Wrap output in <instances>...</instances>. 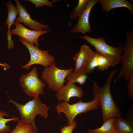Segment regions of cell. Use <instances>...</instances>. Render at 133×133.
<instances>
[{"label": "cell", "instance_id": "1", "mask_svg": "<svg viewBox=\"0 0 133 133\" xmlns=\"http://www.w3.org/2000/svg\"><path fill=\"white\" fill-rule=\"evenodd\" d=\"M117 71V70H113L111 72L103 86H100L96 81L91 80L93 83V98L98 101L101 106L103 122L111 118L121 117L120 110L115 104L111 91V81Z\"/></svg>", "mask_w": 133, "mask_h": 133}, {"label": "cell", "instance_id": "2", "mask_svg": "<svg viewBox=\"0 0 133 133\" xmlns=\"http://www.w3.org/2000/svg\"><path fill=\"white\" fill-rule=\"evenodd\" d=\"M7 101L12 103L16 107L20 114V121L25 125H31L37 130L34 120L36 116L39 115L45 119L48 117V111L50 108L42 103L39 97L34 98L24 104L17 103L10 98Z\"/></svg>", "mask_w": 133, "mask_h": 133}, {"label": "cell", "instance_id": "3", "mask_svg": "<svg viewBox=\"0 0 133 133\" xmlns=\"http://www.w3.org/2000/svg\"><path fill=\"white\" fill-rule=\"evenodd\" d=\"M80 37L94 47L96 52L106 58L112 67L118 65L121 61L123 48L122 45L116 47L111 46L106 43L105 38L101 37L96 38L84 34Z\"/></svg>", "mask_w": 133, "mask_h": 133}, {"label": "cell", "instance_id": "4", "mask_svg": "<svg viewBox=\"0 0 133 133\" xmlns=\"http://www.w3.org/2000/svg\"><path fill=\"white\" fill-rule=\"evenodd\" d=\"M99 103L97 100L94 99L88 102H83L81 100L72 104L65 101L58 103L56 109L59 114L63 113L67 121V125L72 124L75 117L78 115L99 108Z\"/></svg>", "mask_w": 133, "mask_h": 133}, {"label": "cell", "instance_id": "5", "mask_svg": "<svg viewBox=\"0 0 133 133\" xmlns=\"http://www.w3.org/2000/svg\"><path fill=\"white\" fill-rule=\"evenodd\" d=\"M73 70L71 68L65 69H60L56 66L54 62L45 67L41 73V77L50 89L57 92L65 85L66 76Z\"/></svg>", "mask_w": 133, "mask_h": 133}, {"label": "cell", "instance_id": "6", "mask_svg": "<svg viewBox=\"0 0 133 133\" xmlns=\"http://www.w3.org/2000/svg\"><path fill=\"white\" fill-rule=\"evenodd\" d=\"M19 82L23 91L28 96L37 97L44 93L46 84L39 78L35 67H33L28 73L22 75Z\"/></svg>", "mask_w": 133, "mask_h": 133}, {"label": "cell", "instance_id": "7", "mask_svg": "<svg viewBox=\"0 0 133 133\" xmlns=\"http://www.w3.org/2000/svg\"><path fill=\"white\" fill-rule=\"evenodd\" d=\"M126 41L123 47L121 61L122 68L115 81L124 76L128 82L131 75L133 74V31H128L126 35Z\"/></svg>", "mask_w": 133, "mask_h": 133}, {"label": "cell", "instance_id": "8", "mask_svg": "<svg viewBox=\"0 0 133 133\" xmlns=\"http://www.w3.org/2000/svg\"><path fill=\"white\" fill-rule=\"evenodd\" d=\"M19 40L28 49L30 55L29 61L26 64L22 66L23 68L29 69L32 66L35 64L40 65L46 67L55 62V58L49 54L48 50H42L21 37L19 38Z\"/></svg>", "mask_w": 133, "mask_h": 133}, {"label": "cell", "instance_id": "9", "mask_svg": "<svg viewBox=\"0 0 133 133\" xmlns=\"http://www.w3.org/2000/svg\"><path fill=\"white\" fill-rule=\"evenodd\" d=\"M16 5L18 16L15 21L22 23L24 26L28 27L32 30L36 31H42L45 29H49L48 26L40 23L31 18L30 15L26 10L25 7L22 5L20 1L15 0Z\"/></svg>", "mask_w": 133, "mask_h": 133}, {"label": "cell", "instance_id": "10", "mask_svg": "<svg viewBox=\"0 0 133 133\" xmlns=\"http://www.w3.org/2000/svg\"><path fill=\"white\" fill-rule=\"evenodd\" d=\"M14 24L15 28L11 31V34L19 36L36 47H38L39 46L38 40L40 37L48 32L46 30L40 31L30 30L23 26L20 23L17 21L15 22Z\"/></svg>", "mask_w": 133, "mask_h": 133}, {"label": "cell", "instance_id": "11", "mask_svg": "<svg viewBox=\"0 0 133 133\" xmlns=\"http://www.w3.org/2000/svg\"><path fill=\"white\" fill-rule=\"evenodd\" d=\"M98 2L99 0H89L85 9L78 18L77 23L70 30L71 33H80L84 35L91 32L90 16L92 8Z\"/></svg>", "mask_w": 133, "mask_h": 133}, {"label": "cell", "instance_id": "12", "mask_svg": "<svg viewBox=\"0 0 133 133\" xmlns=\"http://www.w3.org/2000/svg\"><path fill=\"white\" fill-rule=\"evenodd\" d=\"M83 91L79 86L74 83L66 82V84L57 91L55 97L59 101L68 103L70 99L76 97L81 99L83 95Z\"/></svg>", "mask_w": 133, "mask_h": 133}, {"label": "cell", "instance_id": "13", "mask_svg": "<svg viewBox=\"0 0 133 133\" xmlns=\"http://www.w3.org/2000/svg\"><path fill=\"white\" fill-rule=\"evenodd\" d=\"M94 52L89 46L85 44L82 45L79 51L73 57L75 63L74 72L84 71L89 58Z\"/></svg>", "mask_w": 133, "mask_h": 133}, {"label": "cell", "instance_id": "14", "mask_svg": "<svg viewBox=\"0 0 133 133\" xmlns=\"http://www.w3.org/2000/svg\"><path fill=\"white\" fill-rule=\"evenodd\" d=\"M8 10L7 16L5 24L7 26L8 31L7 33L6 37L8 40V44L7 48L9 50L14 48V41L12 39V34L10 31V29L12 25L14 24L15 20L17 16L18 15V12L16 7L14 6V4L11 3L10 0L6 3Z\"/></svg>", "mask_w": 133, "mask_h": 133}, {"label": "cell", "instance_id": "15", "mask_svg": "<svg viewBox=\"0 0 133 133\" xmlns=\"http://www.w3.org/2000/svg\"><path fill=\"white\" fill-rule=\"evenodd\" d=\"M103 11L108 12L116 8L125 7L133 14V5L126 0H99Z\"/></svg>", "mask_w": 133, "mask_h": 133}, {"label": "cell", "instance_id": "16", "mask_svg": "<svg viewBox=\"0 0 133 133\" xmlns=\"http://www.w3.org/2000/svg\"><path fill=\"white\" fill-rule=\"evenodd\" d=\"M115 117H112L104 122L100 127L93 129H88V133H120L114 124Z\"/></svg>", "mask_w": 133, "mask_h": 133}, {"label": "cell", "instance_id": "17", "mask_svg": "<svg viewBox=\"0 0 133 133\" xmlns=\"http://www.w3.org/2000/svg\"><path fill=\"white\" fill-rule=\"evenodd\" d=\"M114 124L120 133H133L132 123L121 117L115 118Z\"/></svg>", "mask_w": 133, "mask_h": 133}, {"label": "cell", "instance_id": "18", "mask_svg": "<svg viewBox=\"0 0 133 133\" xmlns=\"http://www.w3.org/2000/svg\"><path fill=\"white\" fill-rule=\"evenodd\" d=\"M87 74L84 71L78 72H71L66 76V82L74 83H78L82 85L84 84L89 78Z\"/></svg>", "mask_w": 133, "mask_h": 133}, {"label": "cell", "instance_id": "19", "mask_svg": "<svg viewBox=\"0 0 133 133\" xmlns=\"http://www.w3.org/2000/svg\"><path fill=\"white\" fill-rule=\"evenodd\" d=\"M9 116V115L6 112L0 111V133H8L10 131V126L6 123L11 121H19V118L17 117L5 119L4 116Z\"/></svg>", "mask_w": 133, "mask_h": 133}, {"label": "cell", "instance_id": "20", "mask_svg": "<svg viewBox=\"0 0 133 133\" xmlns=\"http://www.w3.org/2000/svg\"><path fill=\"white\" fill-rule=\"evenodd\" d=\"M89 0H79L71 14L70 17L73 19L78 18L85 9Z\"/></svg>", "mask_w": 133, "mask_h": 133}, {"label": "cell", "instance_id": "21", "mask_svg": "<svg viewBox=\"0 0 133 133\" xmlns=\"http://www.w3.org/2000/svg\"><path fill=\"white\" fill-rule=\"evenodd\" d=\"M98 55V52H94L89 58L84 70L87 74L92 73L97 67Z\"/></svg>", "mask_w": 133, "mask_h": 133}, {"label": "cell", "instance_id": "22", "mask_svg": "<svg viewBox=\"0 0 133 133\" xmlns=\"http://www.w3.org/2000/svg\"><path fill=\"white\" fill-rule=\"evenodd\" d=\"M11 133H38L31 125H25L19 121Z\"/></svg>", "mask_w": 133, "mask_h": 133}, {"label": "cell", "instance_id": "23", "mask_svg": "<svg viewBox=\"0 0 133 133\" xmlns=\"http://www.w3.org/2000/svg\"><path fill=\"white\" fill-rule=\"evenodd\" d=\"M98 53V65L97 67L98 69L103 71L107 69L109 67H112L111 65L109 60L104 56Z\"/></svg>", "mask_w": 133, "mask_h": 133}, {"label": "cell", "instance_id": "24", "mask_svg": "<svg viewBox=\"0 0 133 133\" xmlns=\"http://www.w3.org/2000/svg\"><path fill=\"white\" fill-rule=\"evenodd\" d=\"M31 2L34 5L35 8H38L42 7L43 6H46L50 7H53V3L52 1L48 0H27Z\"/></svg>", "mask_w": 133, "mask_h": 133}, {"label": "cell", "instance_id": "25", "mask_svg": "<svg viewBox=\"0 0 133 133\" xmlns=\"http://www.w3.org/2000/svg\"><path fill=\"white\" fill-rule=\"evenodd\" d=\"M127 86L128 97L131 100L133 99V74L130 76Z\"/></svg>", "mask_w": 133, "mask_h": 133}, {"label": "cell", "instance_id": "26", "mask_svg": "<svg viewBox=\"0 0 133 133\" xmlns=\"http://www.w3.org/2000/svg\"><path fill=\"white\" fill-rule=\"evenodd\" d=\"M77 126V123L75 121L71 124L67 125L61 128L60 130L61 133H72L74 130Z\"/></svg>", "mask_w": 133, "mask_h": 133}, {"label": "cell", "instance_id": "27", "mask_svg": "<svg viewBox=\"0 0 133 133\" xmlns=\"http://www.w3.org/2000/svg\"><path fill=\"white\" fill-rule=\"evenodd\" d=\"M2 66L4 69L6 70L10 68V66L6 63H2L0 62V67Z\"/></svg>", "mask_w": 133, "mask_h": 133}]
</instances>
